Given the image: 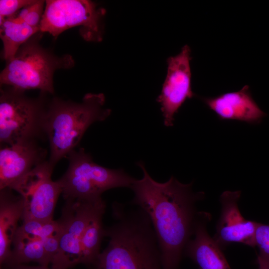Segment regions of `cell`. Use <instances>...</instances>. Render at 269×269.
Instances as JSON below:
<instances>
[{
	"instance_id": "cb8c5ba5",
	"label": "cell",
	"mask_w": 269,
	"mask_h": 269,
	"mask_svg": "<svg viewBox=\"0 0 269 269\" xmlns=\"http://www.w3.org/2000/svg\"><path fill=\"white\" fill-rule=\"evenodd\" d=\"M0 269H2V268L0 267Z\"/></svg>"
},
{
	"instance_id": "7a4b0ae2",
	"label": "cell",
	"mask_w": 269,
	"mask_h": 269,
	"mask_svg": "<svg viewBox=\"0 0 269 269\" xmlns=\"http://www.w3.org/2000/svg\"><path fill=\"white\" fill-rule=\"evenodd\" d=\"M134 206L113 204L114 222L105 228L108 245L89 269H163L151 220L144 210Z\"/></svg>"
},
{
	"instance_id": "5b68a950",
	"label": "cell",
	"mask_w": 269,
	"mask_h": 269,
	"mask_svg": "<svg viewBox=\"0 0 269 269\" xmlns=\"http://www.w3.org/2000/svg\"><path fill=\"white\" fill-rule=\"evenodd\" d=\"M68 167L58 179L65 200L96 201L106 191L132 186L134 178L123 169L108 168L95 163L83 148L71 151Z\"/></svg>"
},
{
	"instance_id": "8fae6325",
	"label": "cell",
	"mask_w": 269,
	"mask_h": 269,
	"mask_svg": "<svg viewBox=\"0 0 269 269\" xmlns=\"http://www.w3.org/2000/svg\"><path fill=\"white\" fill-rule=\"evenodd\" d=\"M191 49L184 45L167 60V72L157 101L160 104L166 127L173 125L174 117L186 100L195 96L191 87Z\"/></svg>"
},
{
	"instance_id": "30bf717a",
	"label": "cell",
	"mask_w": 269,
	"mask_h": 269,
	"mask_svg": "<svg viewBox=\"0 0 269 269\" xmlns=\"http://www.w3.org/2000/svg\"><path fill=\"white\" fill-rule=\"evenodd\" d=\"M54 168L45 161L16 181L10 189L15 191L23 202V221L53 220L55 206L62 188L58 180L53 181Z\"/></svg>"
},
{
	"instance_id": "2e32d148",
	"label": "cell",
	"mask_w": 269,
	"mask_h": 269,
	"mask_svg": "<svg viewBox=\"0 0 269 269\" xmlns=\"http://www.w3.org/2000/svg\"><path fill=\"white\" fill-rule=\"evenodd\" d=\"M12 189L0 190V264H4L9 259L14 235L22 219L23 202L20 195H14Z\"/></svg>"
},
{
	"instance_id": "8992f818",
	"label": "cell",
	"mask_w": 269,
	"mask_h": 269,
	"mask_svg": "<svg viewBox=\"0 0 269 269\" xmlns=\"http://www.w3.org/2000/svg\"><path fill=\"white\" fill-rule=\"evenodd\" d=\"M23 93L11 87L0 90L1 146L35 139L43 133L46 107L42 99H30Z\"/></svg>"
},
{
	"instance_id": "3957f363",
	"label": "cell",
	"mask_w": 269,
	"mask_h": 269,
	"mask_svg": "<svg viewBox=\"0 0 269 269\" xmlns=\"http://www.w3.org/2000/svg\"><path fill=\"white\" fill-rule=\"evenodd\" d=\"M103 93H88L79 103L53 98L46 107L43 131L50 147L48 160L52 167L75 149L94 123L105 121L111 110L104 107Z\"/></svg>"
},
{
	"instance_id": "7402d4cb",
	"label": "cell",
	"mask_w": 269,
	"mask_h": 269,
	"mask_svg": "<svg viewBox=\"0 0 269 269\" xmlns=\"http://www.w3.org/2000/svg\"><path fill=\"white\" fill-rule=\"evenodd\" d=\"M3 269H52L51 267L42 266H27L25 264H16L12 265H3L0 266Z\"/></svg>"
},
{
	"instance_id": "9a60e30c",
	"label": "cell",
	"mask_w": 269,
	"mask_h": 269,
	"mask_svg": "<svg viewBox=\"0 0 269 269\" xmlns=\"http://www.w3.org/2000/svg\"><path fill=\"white\" fill-rule=\"evenodd\" d=\"M210 215L199 212L195 223L194 238L189 241L184 255L196 264L198 269H231L222 248L207 230Z\"/></svg>"
},
{
	"instance_id": "ac0fdd59",
	"label": "cell",
	"mask_w": 269,
	"mask_h": 269,
	"mask_svg": "<svg viewBox=\"0 0 269 269\" xmlns=\"http://www.w3.org/2000/svg\"><path fill=\"white\" fill-rule=\"evenodd\" d=\"M105 209L99 211L93 217L82 240L81 264L87 267L93 264L100 253L101 242L105 237L102 219Z\"/></svg>"
},
{
	"instance_id": "e0dca14e",
	"label": "cell",
	"mask_w": 269,
	"mask_h": 269,
	"mask_svg": "<svg viewBox=\"0 0 269 269\" xmlns=\"http://www.w3.org/2000/svg\"><path fill=\"white\" fill-rule=\"evenodd\" d=\"M0 36L3 44V58L11 60L19 48L40 31L39 27L32 26L19 19L15 14L0 23Z\"/></svg>"
},
{
	"instance_id": "4fadbf2b",
	"label": "cell",
	"mask_w": 269,
	"mask_h": 269,
	"mask_svg": "<svg viewBox=\"0 0 269 269\" xmlns=\"http://www.w3.org/2000/svg\"><path fill=\"white\" fill-rule=\"evenodd\" d=\"M45 149L35 139L23 141L0 149V190L10 188L39 164L45 161Z\"/></svg>"
},
{
	"instance_id": "603a6c76",
	"label": "cell",
	"mask_w": 269,
	"mask_h": 269,
	"mask_svg": "<svg viewBox=\"0 0 269 269\" xmlns=\"http://www.w3.org/2000/svg\"><path fill=\"white\" fill-rule=\"evenodd\" d=\"M257 262L258 264L259 269H269V261L265 260L258 256Z\"/></svg>"
},
{
	"instance_id": "d6986e66",
	"label": "cell",
	"mask_w": 269,
	"mask_h": 269,
	"mask_svg": "<svg viewBox=\"0 0 269 269\" xmlns=\"http://www.w3.org/2000/svg\"><path fill=\"white\" fill-rule=\"evenodd\" d=\"M45 1L34 0L15 14L21 20L33 27H39L45 8Z\"/></svg>"
},
{
	"instance_id": "9c48e42d",
	"label": "cell",
	"mask_w": 269,
	"mask_h": 269,
	"mask_svg": "<svg viewBox=\"0 0 269 269\" xmlns=\"http://www.w3.org/2000/svg\"><path fill=\"white\" fill-rule=\"evenodd\" d=\"M61 230L60 219L23 221L14 235L10 257L3 265L33 262L49 267L57 253Z\"/></svg>"
},
{
	"instance_id": "6da1fadb",
	"label": "cell",
	"mask_w": 269,
	"mask_h": 269,
	"mask_svg": "<svg viewBox=\"0 0 269 269\" xmlns=\"http://www.w3.org/2000/svg\"><path fill=\"white\" fill-rule=\"evenodd\" d=\"M137 164L143 172L131 189L134 198L131 203L148 215L159 245L163 269H178L186 247L194 233L199 212L196 203L204 196L193 192V182L183 184L172 176L166 182L154 180L144 164Z\"/></svg>"
},
{
	"instance_id": "5bb4252c",
	"label": "cell",
	"mask_w": 269,
	"mask_h": 269,
	"mask_svg": "<svg viewBox=\"0 0 269 269\" xmlns=\"http://www.w3.org/2000/svg\"><path fill=\"white\" fill-rule=\"evenodd\" d=\"M201 100L221 120H237L258 124L266 116L254 100L248 85L238 91L215 97H201Z\"/></svg>"
},
{
	"instance_id": "ba28073f",
	"label": "cell",
	"mask_w": 269,
	"mask_h": 269,
	"mask_svg": "<svg viewBox=\"0 0 269 269\" xmlns=\"http://www.w3.org/2000/svg\"><path fill=\"white\" fill-rule=\"evenodd\" d=\"M105 208L103 198L65 200L59 218L62 230L58 250L51 264L52 269H69L81 264L82 242L87 226L95 214Z\"/></svg>"
},
{
	"instance_id": "ffe728a7",
	"label": "cell",
	"mask_w": 269,
	"mask_h": 269,
	"mask_svg": "<svg viewBox=\"0 0 269 269\" xmlns=\"http://www.w3.org/2000/svg\"><path fill=\"white\" fill-rule=\"evenodd\" d=\"M255 244L260 253L259 256L269 261V225L259 223L255 232Z\"/></svg>"
},
{
	"instance_id": "277c9868",
	"label": "cell",
	"mask_w": 269,
	"mask_h": 269,
	"mask_svg": "<svg viewBox=\"0 0 269 269\" xmlns=\"http://www.w3.org/2000/svg\"><path fill=\"white\" fill-rule=\"evenodd\" d=\"M32 36L24 43L0 74L1 85L24 92L39 89L53 94V75L55 71L74 65L73 57L65 54L57 56L39 45Z\"/></svg>"
},
{
	"instance_id": "7c38bea8",
	"label": "cell",
	"mask_w": 269,
	"mask_h": 269,
	"mask_svg": "<svg viewBox=\"0 0 269 269\" xmlns=\"http://www.w3.org/2000/svg\"><path fill=\"white\" fill-rule=\"evenodd\" d=\"M241 191H225L220 196V217L213 237L222 249L230 244L240 243L256 247L255 232L259 223L246 220L238 207Z\"/></svg>"
},
{
	"instance_id": "44dd1931",
	"label": "cell",
	"mask_w": 269,
	"mask_h": 269,
	"mask_svg": "<svg viewBox=\"0 0 269 269\" xmlns=\"http://www.w3.org/2000/svg\"><path fill=\"white\" fill-rule=\"evenodd\" d=\"M34 0H0V23L5 18L14 15Z\"/></svg>"
},
{
	"instance_id": "52a82bcc",
	"label": "cell",
	"mask_w": 269,
	"mask_h": 269,
	"mask_svg": "<svg viewBox=\"0 0 269 269\" xmlns=\"http://www.w3.org/2000/svg\"><path fill=\"white\" fill-rule=\"evenodd\" d=\"M106 10L88 0H47L40 24V31L56 38L69 28L80 27V34L88 41H101L102 19Z\"/></svg>"
}]
</instances>
